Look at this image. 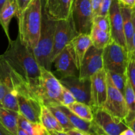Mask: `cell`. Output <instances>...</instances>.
Listing matches in <instances>:
<instances>
[{"label":"cell","mask_w":135,"mask_h":135,"mask_svg":"<svg viewBox=\"0 0 135 135\" xmlns=\"http://www.w3.org/2000/svg\"><path fill=\"white\" fill-rule=\"evenodd\" d=\"M1 55L15 73L27 84L36 98L39 101L38 90L40 67L37 63L32 51L22 44L17 36L15 40L9 41L7 49Z\"/></svg>","instance_id":"obj_1"},{"label":"cell","mask_w":135,"mask_h":135,"mask_svg":"<svg viewBox=\"0 0 135 135\" xmlns=\"http://www.w3.org/2000/svg\"><path fill=\"white\" fill-rule=\"evenodd\" d=\"M17 17L18 38L22 44L32 51L40 36L42 21V0H32Z\"/></svg>","instance_id":"obj_2"},{"label":"cell","mask_w":135,"mask_h":135,"mask_svg":"<svg viewBox=\"0 0 135 135\" xmlns=\"http://www.w3.org/2000/svg\"><path fill=\"white\" fill-rule=\"evenodd\" d=\"M56 21L47 18L46 15H42V28L40 36L36 46L33 49L32 52L40 67L46 69L51 70V55L54 46V37Z\"/></svg>","instance_id":"obj_3"},{"label":"cell","mask_w":135,"mask_h":135,"mask_svg":"<svg viewBox=\"0 0 135 135\" xmlns=\"http://www.w3.org/2000/svg\"><path fill=\"white\" fill-rule=\"evenodd\" d=\"M62 85L51 71L40 67V76L38 97L40 102L46 106L61 105Z\"/></svg>","instance_id":"obj_4"},{"label":"cell","mask_w":135,"mask_h":135,"mask_svg":"<svg viewBox=\"0 0 135 135\" xmlns=\"http://www.w3.org/2000/svg\"><path fill=\"white\" fill-rule=\"evenodd\" d=\"M129 57L128 51L115 41L112 40L103 49V67L108 72L127 73Z\"/></svg>","instance_id":"obj_5"},{"label":"cell","mask_w":135,"mask_h":135,"mask_svg":"<svg viewBox=\"0 0 135 135\" xmlns=\"http://www.w3.org/2000/svg\"><path fill=\"white\" fill-rule=\"evenodd\" d=\"M70 18L76 34H90L93 24L90 0H73Z\"/></svg>","instance_id":"obj_6"},{"label":"cell","mask_w":135,"mask_h":135,"mask_svg":"<svg viewBox=\"0 0 135 135\" xmlns=\"http://www.w3.org/2000/svg\"><path fill=\"white\" fill-rule=\"evenodd\" d=\"M92 111V122L100 135H119L129 128L123 121L114 117L102 108H95Z\"/></svg>","instance_id":"obj_7"},{"label":"cell","mask_w":135,"mask_h":135,"mask_svg":"<svg viewBox=\"0 0 135 135\" xmlns=\"http://www.w3.org/2000/svg\"><path fill=\"white\" fill-rule=\"evenodd\" d=\"M0 83L5 87L7 91L36 99L27 84L15 73L1 55H0Z\"/></svg>","instance_id":"obj_8"},{"label":"cell","mask_w":135,"mask_h":135,"mask_svg":"<svg viewBox=\"0 0 135 135\" xmlns=\"http://www.w3.org/2000/svg\"><path fill=\"white\" fill-rule=\"evenodd\" d=\"M106 73L107 98L102 108L114 117L124 121L127 113L125 97L114 85L108 73Z\"/></svg>","instance_id":"obj_9"},{"label":"cell","mask_w":135,"mask_h":135,"mask_svg":"<svg viewBox=\"0 0 135 135\" xmlns=\"http://www.w3.org/2000/svg\"><path fill=\"white\" fill-rule=\"evenodd\" d=\"M76 35H77V34L74 30L71 18L56 21L54 37V46L51 55V61L53 62L57 55L69 44Z\"/></svg>","instance_id":"obj_10"},{"label":"cell","mask_w":135,"mask_h":135,"mask_svg":"<svg viewBox=\"0 0 135 135\" xmlns=\"http://www.w3.org/2000/svg\"><path fill=\"white\" fill-rule=\"evenodd\" d=\"M63 86L72 93L76 102L90 104L91 83L90 79H79L78 76L61 78L59 80Z\"/></svg>","instance_id":"obj_11"},{"label":"cell","mask_w":135,"mask_h":135,"mask_svg":"<svg viewBox=\"0 0 135 135\" xmlns=\"http://www.w3.org/2000/svg\"><path fill=\"white\" fill-rule=\"evenodd\" d=\"M102 51V49L96 48L93 45L89 47L79 68V79H90L92 75L104 68Z\"/></svg>","instance_id":"obj_12"},{"label":"cell","mask_w":135,"mask_h":135,"mask_svg":"<svg viewBox=\"0 0 135 135\" xmlns=\"http://www.w3.org/2000/svg\"><path fill=\"white\" fill-rule=\"evenodd\" d=\"M107 73L104 68L90 77V104L92 109L102 108L107 98Z\"/></svg>","instance_id":"obj_13"},{"label":"cell","mask_w":135,"mask_h":135,"mask_svg":"<svg viewBox=\"0 0 135 135\" xmlns=\"http://www.w3.org/2000/svg\"><path fill=\"white\" fill-rule=\"evenodd\" d=\"M110 23V34L112 40L119 44L128 51L123 30L121 7L117 0H113L108 14ZM129 53V52H128Z\"/></svg>","instance_id":"obj_14"},{"label":"cell","mask_w":135,"mask_h":135,"mask_svg":"<svg viewBox=\"0 0 135 135\" xmlns=\"http://www.w3.org/2000/svg\"><path fill=\"white\" fill-rule=\"evenodd\" d=\"M52 63L61 78L79 76V69L69 44L57 55Z\"/></svg>","instance_id":"obj_15"},{"label":"cell","mask_w":135,"mask_h":135,"mask_svg":"<svg viewBox=\"0 0 135 135\" xmlns=\"http://www.w3.org/2000/svg\"><path fill=\"white\" fill-rule=\"evenodd\" d=\"M19 113L30 122L41 123L42 104L31 96L17 94Z\"/></svg>","instance_id":"obj_16"},{"label":"cell","mask_w":135,"mask_h":135,"mask_svg":"<svg viewBox=\"0 0 135 135\" xmlns=\"http://www.w3.org/2000/svg\"><path fill=\"white\" fill-rule=\"evenodd\" d=\"M44 13L54 21L70 18L73 0H44Z\"/></svg>","instance_id":"obj_17"},{"label":"cell","mask_w":135,"mask_h":135,"mask_svg":"<svg viewBox=\"0 0 135 135\" xmlns=\"http://www.w3.org/2000/svg\"><path fill=\"white\" fill-rule=\"evenodd\" d=\"M78 69L80 67L84 55L87 50L92 46L90 34H79L75 36L69 44Z\"/></svg>","instance_id":"obj_18"},{"label":"cell","mask_w":135,"mask_h":135,"mask_svg":"<svg viewBox=\"0 0 135 135\" xmlns=\"http://www.w3.org/2000/svg\"><path fill=\"white\" fill-rule=\"evenodd\" d=\"M59 107L68 117L69 119L71 121V124L73 125L75 129H78L87 135H100L92 121L90 122V121H86L78 117L73 112H71L66 106L59 105Z\"/></svg>","instance_id":"obj_19"},{"label":"cell","mask_w":135,"mask_h":135,"mask_svg":"<svg viewBox=\"0 0 135 135\" xmlns=\"http://www.w3.org/2000/svg\"><path fill=\"white\" fill-rule=\"evenodd\" d=\"M18 12V5L17 0H6L0 11V25L5 31L9 42L11 41L9 36V24L12 18Z\"/></svg>","instance_id":"obj_20"},{"label":"cell","mask_w":135,"mask_h":135,"mask_svg":"<svg viewBox=\"0 0 135 135\" xmlns=\"http://www.w3.org/2000/svg\"><path fill=\"white\" fill-rule=\"evenodd\" d=\"M120 7H121L123 22L124 34L126 40L128 52L129 55H130L132 53V47H133L132 40H133V33H134V24L133 20V13L134 9L125 7L121 5Z\"/></svg>","instance_id":"obj_21"},{"label":"cell","mask_w":135,"mask_h":135,"mask_svg":"<svg viewBox=\"0 0 135 135\" xmlns=\"http://www.w3.org/2000/svg\"><path fill=\"white\" fill-rule=\"evenodd\" d=\"M19 113L0 106V123L11 135H17Z\"/></svg>","instance_id":"obj_22"},{"label":"cell","mask_w":135,"mask_h":135,"mask_svg":"<svg viewBox=\"0 0 135 135\" xmlns=\"http://www.w3.org/2000/svg\"><path fill=\"white\" fill-rule=\"evenodd\" d=\"M90 37L92 40V45L96 48L102 50L112 40L110 32L102 30L94 24H92L90 32Z\"/></svg>","instance_id":"obj_23"},{"label":"cell","mask_w":135,"mask_h":135,"mask_svg":"<svg viewBox=\"0 0 135 135\" xmlns=\"http://www.w3.org/2000/svg\"><path fill=\"white\" fill-rule=\"evenodd\" d=\"M124 97L127 110L124 121L128 125L135 118V94L128 79L125 86Z\"/></svg>","instance_id":"obj_24"},{"label":"cell","mask_w":135,"mask_h":135,"mask_svg":"<svg viewBox=\"0 0 135 135\" xmlns=\"http://www.w3.org/2000/svg\"><path fill=\"white\" fill-rule=\"evenodd\" d=\"M18 127L28 135H47V131L41 123L30 122L19 113Z\"/></svg>","instance_id":"obj_25"},{"label":"cell","mask_w":135,"mask_h":135,"mask_svg":"<svg viewBox=\"0 0 135 135\" xmlns=\"http://www.w3.org/2000/svg\"><path fill=\"white\" fill-rule=\"evenodd\" d=\"M40 121L42 126L47 131H64L61 125L59 124L56 118L46 105H42V106Z\"/></svg>","instance_id":"obj_26"},{"label":"cell","mask_w":135,"mask_h":135,"mask_svg":"<svg viewBox=\"0 0 135 135\" xmlns=\"http://www.w3.org/2000/svg\"><path fill=\"white\" fill-rule=\"evenodd\" d=\"M67 108L74 114L86 121L92 122L93 120V111L89 105L75 102L73 104L67 106Z\"/></svg>","instance_id":"obj_27"},{"label":"cell","mask_w":135,"mask_h":135,"mask_svg":"<svg viewBox=\"0 0 135 135\" xmlns=\"http://www.w3.org/2000/svg\"><path fill=\"white\" fill-rule=\"evenodd\" d=\"M47 107V106H46ZM47 108L52 113L54 117L56 118L58 122L59 123L61 127H63L64 132H67V131L74 129L73 125L71 124V121L69 119L68 117L65 115V113L60 109L59 105L55 106H48Z\"/></svg>","instance_id":"obj_28"},{"label":"cell","mask_w":135,"mask_h":135,"mask_svg":"<svg viewBox=\"0 0 135 135\" xmlns=\"http://www.w3.org/2000/svg\"><path fill=\"white\" fill-rule=\"evenodd\" d=\"M1 107L19 113L17 94L7 91L1 100Z\"/></svg>","instance_id":"obj_29"},{"label":"cell","mask_w":135,"mask_h":135,"mask_svg":"<svg viewBox=\"0 0 135 135\" xmlns=\"http://www.w3.org/2000/svg\"><path fill=\"white\" fill-rule=\"evenodd\" d=\"M106 72H108V71H106ZM108 73L116 88L124 95L125 86H126L128 79L127 73H119L115 72Z\"/></svg>","instance_id":"obj_30"},{"label":"cell","mask_w":135,"mask_h":135,"mask_svg":"<svg viewBox=\"0 0 135 135\" xmlns=\"http://www.w3.org/2000/svg\"><path fill=\"white\" fill-rule=\"evenodd\" d=\"M126 73L128 80L135 94V56L133 54L129 55Z\"/></svg>","instance_id":"obj_31"},{"label":"cell","mask_w":135,"mask_h":135,"mask_svg":"<svg viewBox=\"0 0 135 135\" xmlns=\"http://www.w3.org/2000/svg\"><path fill=\"white\" fill-rule=\"evenodd\" d=\"M93 24L102 30L110 32L109 16H96L93 18Z\"/></svg>","instance_id":"obj_32"},{"label":"cell","mask_w":135,"mask_h":135,"mask_svg":"<svg viewBox=\"0 0 135 135\" xmlns=\"http://www.w3.org/2000/svg\"><path fill=\"white\" fill-rule=\"evenodd\" d=\"M76 101L72 93L68 89L62 86L61 105L67 107L69 105L73 104Z\"/></svg>","instance_id":"obj_33"},{"label":"cell","mask_w":135,"mask_h":135,"mask_svg":"<svg viewBox=\"0 0 135 135\" xmlns=\"http://www.w3.org/2000/svg\"><path fill=\"white\" fill-rule=\"evenodd\" d=\"M113 0H102L100 5L98 15L108 16L109 11Z\"/></svg>","instance_id":"obj_34"},{"label":"cell","mask_w":135,"mask_h":135,"mask_svg":"<svg viewBox=\"0 0 135 135\" xmlns=\"http://www.w3.org/2000/svg\"><path fill=\"white\" fill-rule=\"evenodd\" d=\"M102 1V0H90L93 18L99 15V11H100V8Z\"/></svg>","instance_id":"obj_35"},{"label":"cell","mask_w":135,"mask_h":135,"mask_svg":"<svg viewBox=\"0 0 135 135\" xmlns=\"http://www.w3.org/2000/svg\"><path fill=\"white\" fill-rule=\"evenodd\" d=\"M31 1L32 0H17V5H18V12L16 15L17 16L18 14H20Z\"/></svg>","instance_id":"obj_36"},{"label":"cell","mask_w":135,"mask_h":135,"mask_svg":"<svg viewBox=\"0 0 135 135\" xmlns=\"http://www.w3.org/2000/svg\"><path fill=\"white\" fill-rule=\"evenodd\" d=\"M121 6L125 7L134 9L135 8V0H117Z\"/></svg>","instance_id":"obj_37"},{"label":"cell","mask_w":135,"mask_h":135,"mask_svg":"<svg viewBox=\"0 0 135 135\" xmlns=\"http://www.w3.org/2000/svg\"><path fill=\"white\" fill-rule=\"evenodd\" d=\"M133 24H134V33H133V40H132V44H133V47H132V53L133 55L135 56V8L133 9Z\"/></svg>","instance_id":"obj_38"},{"label":"cell","mask_w":135,"mask_h":135,"mask_svg":"<svg viewBox=\"0 0 135 135\" xmlns=\"http://www.w3.org/2000/svg\"><path fill=\"white\" fill-rule=\"evenodd\" d=\"M66 133L68 134V135H87L85 133L79 131L78 129H75V128H74V129H71V130L67 131Z\"/></svg>","instance_id":"obj_39"},{"label":"cell","mask_w":135,"mask_h":135,"mask_svg":"<svg viewBox=\"0 0 135 135\" xmlns=\"http://www.w3.org/2000/svg\"><path fill=\"white\" fill-rule=\"evenodd\" d=\"M7 92V89L5 87L0 83V106L1 107V100H2L3 98L5 96V93Z\"/></svg>","instance_id":"obj_40"},{"label":"cell","mask_w":135,"mask_h":135,"mask_svg":"<svg viewBox=\"0 0 135 135\" xmlns=\"http://www.w3.org/2000/svg\"><path fill=\"white\" fill-rule=\"evenodd\" d=\"M134 132L131 129L127 128V129H125V131L121 132L119 135H134Z\"/></svg>","instance_id":"obj_41"},{"label":"cell","mask_w":135,"mask_h":135,"mask_svg":"<svg viewBox=\"0 0 135 135\" xmlns=\"http://www.w3.org/2000/svg\"><path fill=\"white\" fill-rule=\"evenodd\" d=\"M49 135H68L66 132L55 131H47Z\"/></svg>","instance_id":"obj_42"},{"label":"cell","mask_w":135,"mask_h":135,"mask_svg":"<svg viewBox=\"0 0 135 135\" xmlns=\"http://www.w3.org/2000/svg\"><path fill=\"white\" fill-rule=\"evenodd\" d=\"M0 135H11L0 123Z\"/></svg>","instance_id":"obj_43"},{"label":"cell","mask_w":135,"mask_h":135,"mask_svg":"<svg viewBox=\"0 0 135 135\" xmlns=\"http://www.w3.org/2000/svg\"><path fill=\"white\" fill-rule=\"evenodd\" d=\"M127 126H128V127L130 128V129H131L132 130H133V131L135 133V118L131 121V122L129 124V125H127Z\"/></svg>","instance_id":"obj_44"},{"label":"cell","mask_w":135,"mask_h":135,"mask_svg":"<svg viewBox=\"0 0 135 135\" xmlns=\"http://www.w3.org/2000/svg\"><path fill=\"white\" fill-rule=\"evenodd\" d=\"M17 135H28L26 132L24 131L22 129H21L20 127H18V131H17Z\"/></svg>","instance_id":"obj_45"},{"label":"cell","mask_w":135,"mask_h":135,"mask_svg":"<svg viewBox=\"0 0 135 135\" xmlns=\"http://www.w3.org/2000/svg\"><path fill=\"white\" fill-rule=\"evenodd\" d=\"M5 1H6V0H0V11H1V8H2L3 5H4Z\"/></svg>","instance_id":"obj_46"},{"label":"cell","mask_w":135,"mask_h":135,"mask_svg":"<svg viewBox=\"0 0 135 135\" xmlns=\"http://www.w3.org/2000/svg\"><path fill=\"white\" fill-rule=\"evenodd\" d=\"M47 135H49V134H48V133H47Z\"/></svg>","instance_id":"obj_47"},{"label":"cell","mask_w":135,"mask_h":135,"mask_svg":"<svg viewBox=\"0 0 135 135\" xmlns=\"http://www.w3.org/2000/svg\"><path fill=\"white\" fill-rule=\"evenodd\" d=\"M134 135H135V133H134Z\"/></svg>","instance_id":"obj_48"}]
</instances>
